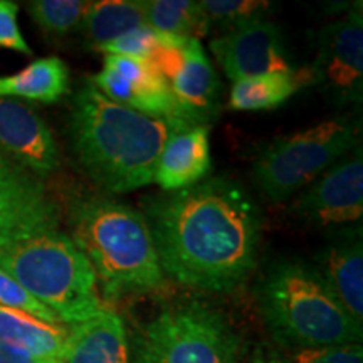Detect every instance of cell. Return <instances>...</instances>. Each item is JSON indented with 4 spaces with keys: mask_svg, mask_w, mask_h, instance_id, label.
<instances>
[{
    "mask_svg": "<svg viewBox=\"0 0 363 363\" xmlns=\"http://www.w3.org/2000/svg\"><path fill=\"white\" fill-rule=\"evenodd\" d=\"M89 4L84 0H34L27 2V12L45 34L66 35L79 29Z\"/></svg>",
    "mask_w": 363,
    "mask_h": 363,
    "instance_id": "23",
    "label": "cell"
},
{
    "mask_svg": "<svg viewBox=\"0 0 363 363\" xmlns=\"http://www.w3.org/2000/svg\"><path fill=\"white\" fill-rule=\"evenodd\" d=\"M17 13H19V6L16 2L0 0V48L30 56L33 49L21 33Z\"/></svg>",
    "mask_w": 363,
    "mask_h": 363,
    "instance_id": "27",
    "label": "cell"
},
{
    "mask_svg": "<svg viewBox=\"0 0 363 363\" xmlns=\"http://www.w3.org/2000/svg\"><path fill=\"white\" fill-rule=\"evenodd\" d=\"M88 81L111 101L189 128L180 118L169 81L147 59L106 56L103 69Z\"/></svg>",
    "mask_w": 363,
    "mask_h": 363,
    "instance_id": "10",
    "label": "cell"
},
{
    "mask_svg": "<svg viewBox=\"0 0 363 363\" xmlns=\"http://www.w3.org/2000/svg\"><path fill=\"white\" fill-rule=\"evenodd\" d=\"M142 26H147L145 0H101L89 4L79 29L89 48L101 51L106 44Z\"/></svg>",
    "mask_w": 363,
    "mask_h": 363,
    "instance_id": "21",
    "label": "cell"
},
{
    "mask_svg": "<svg viewBox=\"0 0 363 363\" xmlns=\"http://www.w3.org/2000/svg\"><path fill=\"white\" fill-rule=\"evenodd\" d=\"M177 130L184 128L111 101L89 81L72 101L69 133L76 158L111 194L152 184L162 150Z\"/></svg>",
    "mask_w": 363,
    "mask_h": 363,
    "instance_id": "2",
    "label": "cell"
},
{
    "mask_svg": "<svg viewBox=\"0 0 363 363\" xmlns=\"http://www.w3.org/2000/svg\"><path fill=\"white\" fill-rule=\"evenodd\" d=\"M199 4L206 13L208 26H217L224 29L225 34L249 22L266 19L264 16L272 7V4L261 0H202Z\"/></svg>",
    "mask_w": 363,
    "mask_h": 363,
    "instance_id": "24",
    "label": "cell"
},
{
    "mask_svg": "<svg viewBox=\"0 0 363 363\" xmlns=\"http://www.w3.org/2000/svg\"><path fill=\"white\" fill-rule=\"evenodd\" d=\"M271 335L296 350L362 342V325L345 310L318 267L303 261L272 264L256 288Z\"/></svg>",
    "mask_w": 363,
    "mask_h": 363,
    "instance_id": "4",
    "label": "cell"
},
{
    "mask_svg": "<svg viewBox=\"0 0 363 363\" xmlns=\"http://www.w3.org/2000/svg\"><path fill=\"white\" fill-rule=\"evenodd\" d=\"M0 363H59V362L51 360V358L34 357L27 352L7 347V345H0Z\"/></svg>",
    "mask_w": 363,
    "mask_h": 363,
    "instance_id": "29",
    "label": "cell"
},
{
    "mask_svg": "<svg viewBox=\"0 0 363 363\" xmlns=\"http://www.w3.org/2000/svg\"><path fill=\"white\" fill-rule=\"evenodd\" d=\"M69 225L106 299L165 286L147 217L133 207L108 197L83 199L71 207Z\"/></svg>",
    "mask_w": 363,
    "mask_h": 363,
    "instance_id": "3",
    "label": "cell"
},
{
    "mask_svg": "<svg viewBox=\"0 0 363 363\" xmlns=\"http://www.w3.org/2000/svg\"><path fill=\"white\" fill-rule=\"evenodd\" d=\"M69 89V69L61 57L35 59L16 74L0 78V98L56 103Z\"/></svg>",
    "mask_w": 363,
    "mask_h": 363,
    "instance_id": "20",
    "label": "cell"
},
{
    "mask_svg": "<svg viewBox=\"0 0 363 363\" xmlns=\"http://www.w3.org/2000/svg\"><path fill=\"white\" fill-rule=\"evenodd\" d=\"M67 335L66 325H49L26 313L0 306V345L61 363Z\"/></svg>",
    "mask_w": 363,
    "mask_h": 363,
    "instance_id": "18",
    "label": "cell"
},
{
    "mask_svg": "<svg viewBox=\"0 0 363 363\" xmlns=\"http://www.w3.org/2000/svg\"><path fill=\"white\" fill-rule=\"evenodd\" d=\"M0 306L26 313V315L38 318V320L45 321L49 325H62V321L48 306L38 301L24 286H21L4 269H0Z\"/></svg>",
    "mask_w": 363,
    "mask_h": 363,
    "instance_id": "25",
    "label": "cell"
},
{
    "mask_svg": "<svg viewBox=\"0 0 363 363\" xmlns=\"http://www.w3.org/2000/svg\"><path fill=\"white\" fill-rule=\"evenodd\" d=\"M252 363H283L281 360H276V358H267V357H257Z\"/></svg>",
    "mask_w": 363,
    "mask_h": 363,
    "instance_id": "30",
    "label": "cell"
},
{
    "mask_svg": "<svg viewBox=\"0 0 363 363\" xmlns=\"http://www.w3.org/2000/svg\"><path fill=\"white\" fill-rule=\"evenodd\" d=\"M61 363H130V345L121 316L110 308L67 326Z\"/></svg>",
    "mask_w": 363,
    "mask_h": 363,
    "instance_id": "15",
    "label": "cell"
},
{
    "mask_svg": "<svg viewBox=\"0 0 363 363\" xmlns=\"http://www.w3.org/2000/svg\"><path fill=\"white\" fill-rule=\"evenodd\" d=\"M147 220L165 278L208 293H233L257 262L262 216L242 185L203 179L148 203Z\"/></svg>",
    "mask_w": 363,
    "mask_h": 363,
    "instance_id": "1",
    "label": "cell"
},
{
    "mask_svg": "<svg viewBox=\"0 0 363 363\" xmlns=\"http://www.w3.org/2000/svg\"><path fill=\"white\" fill-rule=\"evenodd\" d=\"M211 51L233 83L266 72L291 69L284 56L283 33L278 24L267 19L249 22L212 39Z\"/></svg>",
    "mask_w": 363,
    "mask_h": 363,
    "instance_id": "12",
    "label": "cell"
},
{
    "mask_svg": "<svg viewBox=\"0 0 363 363\" xmlns=\"http://www.w3.org/2000/svg\"><path fill=\"white\" fill-rule=\"evenodd\" d=\"M240 348L229 320L201 299L167 305L135 333V363H238Z\"/></svg>",
    "mask_w": 363,
    "mask_h": 363,
    "instance_id": "6",
    "label": "cell"
},
{
    "mask_svg": "<svg viewBox=\"0 0 363 363\" xmlns=\"http://www.w3.org/2000/svg\"><path fill=\"white\" fill-rule=\"evenodd\" d=\"M350 121L328 120L283 136L266 147L252 165V180L271 202H283L358 147Z\"/></svg>",
    "mask_w": 363,
    "mask_h": 363,
    "instance_id": "7",
    "label": "cell"
},
{
    "mask_svg": "<svg viewBox=\"0 0 363 363\" xmlns=\"http://www.w3.org/2000/svg\"><path fill=\"white\" fill-rule=\"evenodd\" d=\"M167 81L185 125L206 126L207 121L217 115L220 93L219 76L203 52L201 40H185L179 69Z\"/></svg>",
    "mask_w": 363,
    "mask_h": 363,
    "instance_id": "14",
    "label": "cell"
},
{
    "mask_svg": "<svg viewBox=\"0 0 363 363\" xmlns=\"http://www.w3.org/2000/svg\"><path fill=\"white\" fill-rule=\"evenodd\" d=\"M291 363H363V348L360 343H348L298 350Z\"/></svg>",
    "mask_w": 363,
    "mask_h": 363,
    "instance_id": "28",
    "label": "cell"
},
{
    "mask_svg": "<svg viewBox=\"0 0 363 363\" xmlns=\"http://www.w3.org/2000/svg\"><path fill=\"white\" fill-rule=\"evenodd\" d=\"M212 167L211 138L203 125L177 130L167 140L153 180L167 192L187 189L206 179Z\"/></svg>",
    "mask_w": 363,
    "mask_h": 363,
    "instance_id": "16",
    "label": "cell"
},
{
    "mask_svg": "<svg viewBox=\"0 0 363 363\" xmlns=\"http://www.w3.org/2000/svg\"><path fill=\"white\" fill-rule=\"evenodd\" d=\"M163 34L153 29L150 26H142L131 33L121 35L106 44L101 49V52L106 56H126V57H138L148 59L155 52V49L160 45Z\"/></svg>",
    "mask_w": 363,
    "mask_h": 363,
    "instance_id": "26",
    "label": "cell"
},
{
    "mask_svg": "<svg viewBox=\"0 0 363 363\" xmlns=\"http://www.w3.org/2000/svg\"><path fill=\"white\" fill-rule=\"evenodd\" d=\"M318 271L337 294L345 310L362 325L363 320V251L362 238L340 240L323 252Z\"/></svg>",
    "mask_w": 363,
    "mask_h": 363,
    "instance_id": "17",
    "label": "cell"
},
{
    "mask_svg": "<svg viewBox=\"0 0 363 363\" xmlns=\"http://www.w3.org/2000/svg\"><path fill=\"white\" fill-rule=\"evenodd\" d=\"M0 269L48 306L62 325L81 323L104 308L89 261L59 230L0 247Z\"/></svg>",
    "mask_w": 363,
    "mask_h": 363,
    "instance_id": "5",
    "label": "cell"
},
{
    "mask_svg": "<svg viewBox=\"0 0 363 363\" xmlns=\"http://www.w3.org/2000/svg\"><path fill=\"white\" fill-rule=\"evenodd\" d=\"M147 26L180 39H199L211 29L201 4L194 0H145Z\"/></svg>",
    "mask_w": 363,
    "mask_h": 363,
    "instance_id": "22",
    "label": "cell"
},
{
    "mask_svg": "<svg viewBox=\"0 0 363 363\" xmlns=\"http://www.w3.org/2000/svg\"><path fill=\"white\" fill-rule=\"evenodd\" d=\"M61 208L38 177L0 153V247L52 233Z\"/></svg>",
    "mask_w": 363,
    "mask_h": 363,
    "instance_id": "8",
    "label": "cell"
},
{
    "mask_svg": "<svg viewBox=\"0 0 363 363\" xmlns=\"http://www.w3.org/2000/svg\"><path fill=\"white\" fill-rule=\"evenodd\" d=\"M293 212L318 225L358 222L363 214L362 145L331 165L293 203Z\"/></svg>",
    "mask_w": 363,
    "mask_h": 363,
    "instance_id": "11",
    "label": "cell"
},
{
    "mask_svg": "<svg viewBox=\"0 0 363 363\" xmlns=\"http://www.w3.org/2000/svg\"><path fill=\"white\" fill-rule=\"evenodd\" d=\"M306 84H313L310 69L266 72V74L234 81L229 96V108L235 111L274 110Z\"/></svg>",
    "mask_w": 363,
    "mask_h": 363,
    "instance_id": "19",
    "label": "cell"
},
{
    "mask_svg": "<svg viewBox=\"0 0 363 363\" xmlns=\"http://www.w3.org/2000/svg\"><path fill=\"white\" fill-rule=\"evenodd\" d=\"M0 153L38 179L59 167L51 128L34 108L12 98H0Z\"/></svg>",
    "mask_w": 363,
    "mask_h": 363,
    "instance_id": "13",
    "label": "cell"
},
{
    "mask_svg": "<svg viewBox=\"0 0 363 363\" xmlns=\"http://www.w3.org/2000/svg\"><path fill=\"white\" fill-rule=\"evenodd\" d=\"M313 83L325 86L342 104L363 101V17L362 4L343 19L318 34V52L311 67Z\"/></svg>",
    "mask_w": 363,
    "mask_h": 363,
    "instance_id": "9",
    "label": "cell"
}]
</instances>
